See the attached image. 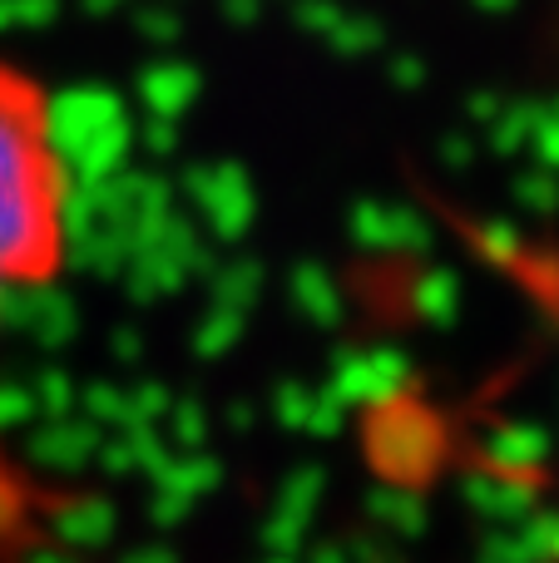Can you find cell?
Segmentation results:
<instances>
[{"label":"cell","mask_w":559,"mask_h":563,"mask_svg":"<svg viewBox=\"0 0 559 563\" xmlns=\"http://www.w3.org/2000/svg\"><path fill=\"white\" fill-rule=\"evenodd\" d=\"M69 257V168L50 89L0 59V317L20 291L50 287ZM59 495L0 435V563L55 544Z\"/></svg>","instance_id":"1"}]
</instances>
